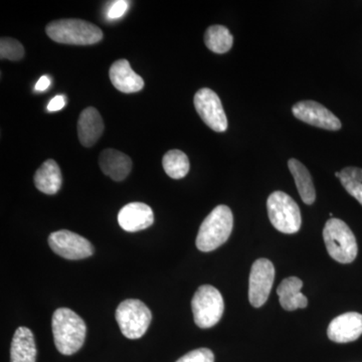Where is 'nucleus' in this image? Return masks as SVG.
<instances>
[{"label":"nucleus","instance_id":"nucleus-15","mask_svg":"<svg viewBox=\"0 0 362 362\" xmlns=\"http://www.w3.org/2000/svg\"><path fill=\"white\" fill-rule=\"evenodd\" d=\"M99 165L105 175L115 181H122L129 175L132 160L129 156L116 149H105L99 157Z\"/></svg>","mask_w":362,"mask_h":362},{"label":"nucleus","instance_id":"nucleus-16","mask_svg":"<svg viewBox=\"0 0 362 362\" xmlns=\"http://www.w3.org/2000/svg\"><path fill=\"white\" fill-rule=\"evenodd\" d=\"M104 122L94 107H88L81 113L78 121V135L83 146L90 147L103 134Z\"/></svg>","mask_w":362,"mask_h":362},{"label":"nucleus","instance_id":"nucleus-1","mask_svg":"<svg viewBox=\"0 0 362 362\" xmlns=\"http://www.w3.org/2000/svg\"><path fill=\"white\" fill-rule=\"evenodd\" d=\"M52 335L57 349L64 356H71L82 349L86 339L85 321L69 308H59L52 319Z\"/></svg>","mask_w":362,"mask_h":362},{"label":"nucleus","instance_id":"nucleus-29","mask_svg":"<svg viewBox=\"0 0 362 362\" xmlns=\"http://www.w3.org/2000/svg\"><path fill=\"white\" fill-rule=\"evenodd\" d=\"M335 176H337V178H339L340 173H335Z\"/></svg>","mask_w":362,"mask_h":362},{"label":"nucleus","instance_id":"nucleus-14","mask_svg":"<svg viewBox=\"0 0 362 362\" xmlns=\"http://www.w3.org/2000/svg\"><path fill=\"white\" fill-rule=\"evenodd\" d=\"M109 76L117 90L125 94L139 92L144 87V81L131 68L127 59H118L111 66Z\"/></svg>","mask_w":362,"mask_h":362},{"label":"nucleus","instance_id":"nucleus-20","mask_svg":"<svg viewBox=\"0 0 362 362\" xmlns=\"http://www.w3.org/2000/svg\"><path fill=\"white\" fill-rule=\"evenodd\" d=\"M288 166H289L290 173H292L293 177H294L298 192H299L302 201L308 206H311L315 202L316 192L310 173H309L306 166L295 158L290 159L288 161Z\"/></svg>","mask_w":362,"mask_h":362},{"label":"nucleus","instance_id":"nucleus-11","mask_svg":"<svg viewBox=\"0 0 362 362\" xmlns=\"http://www.w3.org/2000/svg\"><path fill=\"white\" fill-rule=\"evenodd\" d=\"M292 111L299 120L321 129L337 131L342 126L332 112L315 101L298 102L293 106Z\"/></svg>","mask_w":362,"mask_h":362},{"label":"nucleus","instance_id":"nucleus-27","mask_svg":"<svg viewBox=\"0 0 362 362\" xmlns=\"http://www.w3.org/2000/svg\"><path fill=\"white\" fill-rule=\"evenodd\" d=\"M66 98L65 96H62V95H58L54 98H52L51 101H49V105H47V110L49 112H56L62 110L64 107L66 106Z\"/></svg>","mask_w":362,"mask_h":362},{"label":"nucleus","instance_id":"nucleus-4","mask_svg":"<svg viewBox=\"0 0 362 362\" xmlns=\"http://www.w3.org/2000/svg\"><path fill=\"white\" fill-rule=\"evenodd\" d=\"M323 239L328 254L338 263L350 264L356 259L358 247L356 235L344 221L339 218L326 221Z\"/></svg>","mask_w":362,"mask_h":362},{"label":"nucleus","instance_id":"nucleus-25","mask_svg":"<svg viewBox=\"0 0 362 362\" xmlns=\"http://www.w3.org/2000/svg\"><path fill=\"white\" fill-rule=\"evenodd\" d=\"M176 362H214V356L211 350L199 349L188 352Z\"/></svg>","mask_w":362,"mask_h":362},{"label":"nucleus","instance_id":"nucleus-12","mask_svg":"<svg viewBox=\"0 0 362 362\" xmlns=\"http://www.w3.org/2000/svg\"><path fill=\"white\" fill-rule=\"evenodd\" d=\"M362 334V315L357 312L342 314L331 321L327 335L331 341L349 343L356 341Z\"/></svg>","mask_w":362,"mask_h":362},{"label":"nucleus","instance_id":"nucleus-23","mask_svg":"<svg viewBox=\"0 0 362 362\" xmlns=\"http://www.w3.org/2000/svg\"><path fill=\"white\" fill-rule=\"evenodd\" d=\"M340 182L362 206V169L349 166L340 171Z\"/></svg>","mask_w":362,"mask_h":362},{"label":"nucleus","instance_id":"nucleus-8","mask_svg":"<svg viewBox=\"0 0 362 362\" xmlns=\"http://www.w3.org/2000/svg\"><path fill=\"white\" fill-rule=\"evenodd\" d=\"M49 245L59 257L71 261L89 258L94 254V247L89 240L71 230L52 233L49 237Z\"/></svg>","mask_w":362,"mask_h":362},{"label":"nucleus","instance_id":"nucleus-2","mask_svg":"<svg viewBox=\"0 0 362 362\" xmlns=\"http://www.w3.org/2000/svg\"><path fill=\"white\" fill-rule=\"evenodd\" d=\"M233 216L230 207L218 206L202 221L197 237V247L202 252H211L225 244L232 233Z\"/></svg>","mask_w":362,"mask_h":362},{"label":"nucleus","instance_id":"nucleus-6","mask_svg":"<svg viewBox=\"0 0 362 362\" xmlns=\"http://www.w3.org/2000/svg\"><path fill=\"white\" fill-rule=\"evenodd\" d=\"M194 322L199 328H211L223 317L225 303L221 292L211 285H202L195 292L192 301Z\"/></svg>","mask_w":362,"mask_h":362},{"label":"nucleus","instance_id":"nucleus-21","mask_svg":"<svg viewBox=\"0 0 362 362\" xmlns=\"http://www.w3.org/2000/svg\"><path fill=\"white\" fill-rule=\"evenodd\" d=\"M207 49L216 54H226L232 49L233 37L228 28L223 25H211L204 33Z\"/></svg>","mask_w":362,"mask_h":362},{"label":"nucleus","instance_id":"nucleus-5","mask_svg":"<svg viewBox=\"0 0 362 362\" xmlns=\"http://www.w3.org/2000/svg\"><path fill=\"white\" fill-rule=\"evenodd\" d=\"M267 209L272 225L279 232L289 235L299 232L301 211L290 195L283 192H273L267 201Z\"/></svg>","mask_w":362,"mask_h":362},{"label":"nucleus","instance_id":"nucleus-26","mask_svg":"<svg viewBox=\"0 0 362 362\" xmlns=\"http://www.w3.org/2000/svg\"><path fill=\"white\" fill-rule=\"evenodd\" d=\"M128 6H129V2L125 1V0L111 2L110 6L107 11V16L110 20H118L126 13Z\"/></svg>","mask_w":362,"mask_h":362},{"label":"nucleus","instance_id":"nucleus-10","mask_svg":"<svg viewBox=\"0 0 362 362\" xmlns=\"http://www.w3.org/2000/svg\"><path fill=\"white\" fill-rule=\"evenodd\" d=\"M195 110L202 121L216 132H225L228 129V119L220 97L213 90L204 88L194 95Z\"/></svg>","mask_w":362,"mask_h":362},{"label":"nucleus","instance_id":"nucleus-18","mask_svg":"<svg viewBox=\"0 0 362 362\" xmlns=\"http://www.w3.org/2000/svg\"><path fill=\"white\" fill-rule=\"evenodd\" d=\"M37 345L32 330L18 327L14 333L11 347V362H35Z\"/></svg>","mask_w":362,"mask_h":362},{"label":"nucleus","instance_id":"nucleus-19","mask_svg":"<svg viewBox=\"0 0 362 362\" xmlns=\"http://www.w3.org/2000/svg\"><path fill=\"white\" fill-rule=\"evenodd\" d=\"M35 185L40 192L45 194H56L61 189L62 173L58 163L52 159H49L42 164L35 173Z\"/></svg>","mask_w":362,"mask_h":362},{"label":"nucleus","instance_id":"nucleus-7","mask_svg":"<svg viewBox=\"0 0 362 362\" xmlns=\"http://www.w3.org/2000/svg\"><path fill=\"white\" fill-rule=\"evenodd\" d=\"M152 314L142 301L128 299L119 305L116 320L124 337L129 339L141 338L151 323Z\"/></svg>","mask_w":362,"mask_h":362},{"label":"nucleus","instance_id":"nucleus-17","mask_svg":"<svg viewBox=\"0 0 362 362\" xmlns=\"http://www.w3.org/2000/svg\"><path fill=\"white\" fill-rule=\"evenodd\" d=\"M303 282L297 277L286 278L279 285L277 294L281 306L286 311H295L297 309L306 308L308 299L302 294Z\"/></svg>","mask_w":362,"mask_h":362},{"label":"nucleus","instance_id":"nucleus-22","mask_svg":"<svg viewBox=\"0 0 362 362\" xmlns=\"http://www.w3.org/2000/svg\"><path fill=\"white\" fill-rule=\"evenodd\" d=\"M162 165L166 175L173 180H181L185 177L190 169L187 154L177 149L170 150L163 156Z\"/></svg>","mask_w":362,"mask_h":362},{"label":"nucleus","instance_id":"nucleus-3","mask_svg":"<svg viewBox=\"0 0 362 362\" xmlns=\"http://www.w3.org/2000/svg\"><path fill=\"white\" fill-rule=\"evenodd\" d=\"M49 39L59 44L90 45L103 39V32L97 25L83 20L52 21L45 28Z\"/></svg>","mask_w":362,"mask_h":362},{"label":"nucleus","instance_id":"nucleus-24","mask_svg":"<svg viewBox=\"0 0 362 362\" xmlns=\"http://www.w3.org/2000/svg\"><path fill=\"white\" fill-rule=\"evenodd\" d=\"M25 56L23 45L18 40L11 37H1L0 40V58L9 61H20Z\"/></svg>","mask_w":362,"mask_h":362},{"label":"nucleus","instance_id":"nucleus-9","mask_svg":"<svg viewBox=\"0 0 362 362\" xmlns=\"http://www.w3.org/2000/svg\"><path fill=\"white\" fill-rule=\"evenodd\" d=\"M275 279V268L268 259H259L252 264L249 280V300L259 308L268 300Z\"/></svg>","mask_w":362,"mask_h":362},{"label":"nucleus","instance_id":"nucleus-28","mask_svg":"<svg viewBox=\"0 0 362 362\" xmlns=\"http://www.w3.org/2000/svg\"><path fill=\"white\" fill-rule=\"evenodd\" d=\"M51 78L47 77V76H42L40 80L37 81V84H35V90H37V92H44V90H47V88L51 86Z\"/></svg>","mask_w":362,"mask_h":362},{"label":"nucleus","instance_id":"nucleus-13","mask_svg":"<svg viewBox=\"0 0 362 362\" xmlns=\"http://www.w3.org/2000/svg\"><path fill=\"white\" fill-rule=\"evenodd\" d=\"M154 214L151 207L143 202H131L121 209L118 223L126 232L135 233L153 225Z\"/></svg>","mask_w":362,"mask_h":362}]
</instances>
